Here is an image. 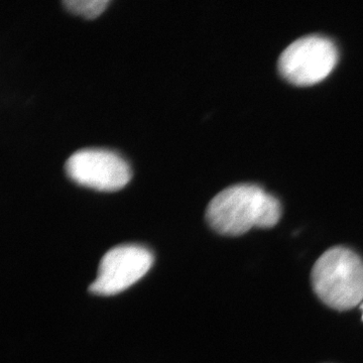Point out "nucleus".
<instances>
[{
	"label": "nucleus",
	"instance_id": "f257e3e1",
	"mask_svg": "<svg viewBox=\"0 0 363 363\" xmlns=\"http://www.w3.org/2000/svg\"><path fill=\"white\" fill-rule=\"evenodd\" d=\"M281 216L279 200L255 184L224 189L209 202L205 214L209 226L226 236L242 235L253 227L271 228Z\"/></svg>",
	"mask_w": 363,
	"mask_h": 363
},
{
	"label": "nucleus",
	"instance_id": "f03ea898",
	"mask_svg": "<svg viewBox=\"0 0 363 363\" xmlns=\"http://www.w3.org/2000/svg\"><path fill=\"white\" fill-rule=\"evenodd\" d=\"M311 281L325 305L347 311L363 300V260L350 248H329L315 262Z\"/></svg>",
	"mask_w": 363,
	"mask_h": 363
},
{
	"label": "nucleus",
	"instance_id": "7ed1b4c3",
	"mask_svg": "<svg viewBox=\"0 0 363 363\" xmlns=\"http://www.w3.org/2000/svg\"><path fill=\"white\" fill-rule=\"evenodd\" d=\"M333 40L309 35L294 40L279 56V73L294 85L309 86L324 80L338 62Z\"/></svg>",
	"mask_w": 363,
	"mask_h": 363
},
{
	"label": "nucleus",
	"instance_id": "20e7f679",
	"mask_svg": "<svg viewBox=\"0 0 363 363\" xmlns=\"http://www.w3.org/2000/svg\"><path fill=\"white\" fill-rule=\"evenodd\" d=\"M66 174L78 185L114 192L130 181V167L123 157L111 150L84 149L72 154L65 164Z\"/></svg>",
	"mask_w": 363,
	"mask_h": 363
},
{
	"label": "nucleus",
	"instance_id": "39448f33",
	"mask_svg": "<svg viewBox=\"0 0 363 363\" xmlns=\"http://www.w3.org/2000/svg\"><path fill=\"white\" fill-rule=\"evenodd\" d=\"M154 262L147 247L124 245L108 250L98 267L97 278L89 291L94 295L112 296L123 292L145 276Z\"/></svg>",
	"mask_w": 363,
	"mask_h": 363
},
{
	"label": "nucleus",
	"instance_id": "423d86ee",
	"mask_svg": "<svg viewBox=\"0 0 363 363\" xmlns=\"http://www.w3.org/2000/svg\"><path fill=\"white\" fill-rule=\"evenodd\" d=\"M108 0H67L64 6L72 13L78 14L85 18H94L104 13L108 6Z\"/></svg>",
	"mask_w": 363,
	"mask_h": 363
},
{
	"label": "nucleus",
	"instance_id": "0eeeda50",
	"mask_svg": "<svg viewBox=\"0 0 363 363\" xmlns=\"http://www.w3.org/2000/svg\"><path fill=\"white\" fill-rule=\"evenodd\" d=\"M360 308H362V310L363 311V304L362 305V307H360ZM362 320H363V314H362Z\"/></svg>",
	"mask_w": 363,
	"mask_h": 363
}]
</instances>
